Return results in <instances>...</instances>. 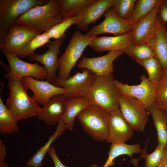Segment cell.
Wrapping results in <instances>:
<instances>
[{
	"label": "cell",
	"instance_id": "6da1fadb",
	"mask_svg": "<svg viewBox=\"0 0 167 167\" xmlns=\"http://www.w3.org/2000/svg\"><path fill=\"white\" fill-rule=\"evenodd\" d=\"M8 83L10 94L6 106L17 121L38 116L41 113L42 108L28 96L21 80L10 78Z\"/></svg>",
	"mask_w": 167,
	"mask_h": 167
},
{
	"label": "cell",
	"instance_id": "7a4b0ae2",
	"mask_svg": "<svg viewBox=\"0 0 167 167\" xmlns=\"http://www.w3.org/2000/svg\"><path fill=\"white\" fill-rule=\"evenodd\" d=\"M62 21L59 0H50L44 5L35 6L27 11L16 23L42 33L49 31Z\"/></svg>",
	"mask_w": 167,
	"mask_h": 167
},
{
	"label": "cell",
	"instance_id": "3957f363",
	"mask_svg": "<svg viewBox=\"0 0 167 167\" xmlns=\"http://www.w3.org/2000/svg\"><path fill=\"white\" fill-rule=\"evenodd\" d=\"M112 74L96 76L87 97L89 105L99 107L109 113L119 109L120 93L114 85Z\"/></svg>",
	"mask_w": 167,
	"mask_h": 167
},
{
	"label": "cell",
	"instance_id": "277c9868",
	"mask_svg": "<svg viewBox=\"0 0 167 167\" xmlns=\"http://www.w3.org/2000/svg\"><path fill=\"white\" fill-rule=\"evenodd\" d=\"M77 118L84 130L93 139L103 142L107 137L110 113L96 106L90 105Z\"/></svg>",
	"mask_w": 167,
	"mask_h": 167
},
{
	"label": "cell",
	"instance_id": "5b68a950",
	"mask_svg": "<svg viewBox=\"0 0 167 167\" xmlns=\"http://www.w3.org/2000/svg\"><path fill=\"white\" fill-rule=\"evenodd\" d=\"M50 0H0V43L19 17L31 8Z\"/></svg>",
	"mask_w": 167,
	"mask_h": 167
},
{
	"label": "cell",
	"instance_id": "8992f818",
	"mask_svg": "<svg viewBox=\"0 0 167 167\" xmlns=\"http://www.w3.org/2000/svg\"><path fill=\"white\" fill-rule=\"evenodd\" d=\"M96 36H89L75 31L73 34L64 53L58 59L59 71L57 79L66 80L86 47Z\"/></svg>",
	"mask_w": 167,
	"mask_h": 167
},
{
	"label": "cell",
	"instance_id": "52a82bcc",
	"mask_svg": "<svg viewBox=\"0 0 167 167\" xmlns=\"http://www.w3.org/2000/svg\"><path fill=\"white\" fill-rule=\"evenodd\" d=\"M118 102L121 112L128 123L134 130L143 131L149 113L143 104L135 98L121 94Z\"/></svg>",
	"mask_w": 167,
	"mask_h": 167
},
{
	"label": "cell",
	"instance_id": "ba28073f",
	"mask_svg": "<svg viewBox=\"0 0 167 167\" xmlns=\"http://www.w3.org/2000/svg\"><path fill=\"white\" fill-rule=\"evenodd\" d=\"M96 77L91 71L83 69L81 72H77L66 79L60 80L57 78L53 84L64 89L65 92L63 95L65 98L87 97Z\"/></svg>",
	"mask_w": 167,
	"mask_h": 167
},
{
	"label": "cell",
	"instance_id": "9c48e42d",
	"mask_svg": "<svg viewBox=\"0 0 167 167\" xmlns=\"http://www.w3.org/2000/svg\"><path fill=\"white\" fill-rule=\"evenodd\" d=\"M139 78L140 82L137 85L124 84L114 79L113 82L120 94L136 99L149 112L150 107L154 104L155 85L144 74L141 75Z\"/></svg>",
	"mask_w": 167,
	"mask_h": 167
},
{
	"label": "cell",
	"instance_id": "30bf717a",
	"mask_svg": "<svg viewBox=\"0 0 167 167\" xmlns=\"http://www.w3.org/2000/svg\"><path fill=\"white\" fill-rule=\"evenodd\" d=\"M9 65L8 72L5 75L6 78L15 77L19 79L28 76L43 80L46 79L47 72L44 66L38 62L32 63L25 62L15 55L7 52H3Z\"/></svg>",
	"mask_w": 167,
	"mask_h": 167
},
{
	"label": "cell",
	"instance_id": "8fae6325",
	"mask_svg": "<svg viewBox=\"0 0 167 167\" xmlns=\"http://www.w3.org/2000/svg\"><path fill=\"white\" fill-rule=\"evenodd\" d=\"M103 15V21L93 26L85 35L89 36H97L102 34L111 33L114 36L126 34L131 31L133 25L128 20L124 19L119 16L113 8L107 10Z\"/></svg>",
	"mask_w": 167,
	"mask_h": 167
},
{
	"label": "cell",
	"instance_id": "7c38bea8",
	"mask_svg": "<svg viewBox=\"0 0 167 167\" xmlns=\"http://www.w3.org/2000/svg\"><path fill=\"white\" fill-rule=\"evenodd\" d=\"M41 32L25 25L16 23L0 43L2 52H7L16 56L26 43Z\"/></svg>",
	"mask_w": 167,
	"mask_h": 167
},
{
	"label": "cell",
	"instance_id": "4fadbf2b",
	"mask_svg": "<svg viewBox=\"0 0 167 167\" xmlns=\"http://www.w3.org/2000/svg\"><path fill=\"white\" fill-rule=\"evenodd\" d=\"M65 37V35L60 38L47 44L46 46L48 49L44 54H39L34 53L28 57L30 61H38L44 65L47 72L46 80L52 84L58 78L56 75L59 66L58 55L61 53L59 48Z\"/></svg>",
	"mask_w": 167,
	"mask_h": 167
},
{
	"label": "cell",
	"instance_id": "5bb4252c",
	"mask_svg": "<svg viewBox=\"0 0 167 167\" xmlns=\"http://www.w3.org/2000/svg\"><path fill=\"white\" fill-rule=\"evenodd\" d=\"M21 81L25 88L30 89L33 93L31 97L43 107L54 96L65 93L64 89L49 83L47 80L44 81L36 79L32 77H23Z\"/></svg>",
	"mask_w": 167,
	"mask_h": 167
},
{
	"label": "cell",
	"instance_id": "9a60e30c",
	"mask_svg": "<svg viewBox=\"0 0 167 167\" xmlns=\"http://www.w3.org/2000/svg\"><path fill=\"white\" fill-rule=\"evenodd\" d=\"M124 53L122 51H113L97 57L87 58L83 56L76 66L79 68L91 71L96 76L109 75L112 74L114 71L113 61Z\"/></svg>",
	"mask_w": 167,
	"mask_h": 167
},
{
	"label": "cell",
	"instance_id": "2e32d148",
	"mask_svg": "<svg viewBox=\"0 0 167 167\" xmlns=\"http://www.w3.org/2000/svg\"><path fill=\"white\" fill-rule=\"evenodd\" d=\"M134 130L124 119L120 109H118L110 113L106 141L111 144L125 143L131 138Z\"/></svg>",
	"mask_w": 167,
	"mask_h": 167
},
{
	"label": "cell",
	"instance_id": "e0dca14e",
	"mask_svg": "<svg viewBox=\"0 0 167 167\" xmlns=\"http://www.w3.org/2000/svg\"><path fill=\"white\" fill-rule=\"evenodd\" d=\"M153 51L155 57L161 65L163 71L167 72V31L166 26L157 17L154 32L145 43Z\"/></svg>",
	"mask_w": 167,
	"mask_h": 167
},
{
	"label": "cell",
	"instance_id": "ac0fdd59",
	"mask_svg": "<svg viewBox=\"0 0 167 167\" xmlns=\"http://www.w3.org/2000/svg\"><path fill=\"white\" fill-rule=\"evenodd\" d=\"M133 35L131 31L126 34L118 36H96L89 46L96 52H124L128 46L133 44Z\"/></svg>",
	"mask_w": 167,
	"mask_h": 167
},
{
	"label": "cell",
	"instance_id": "d6986e66",
	"mask_svg": "<svg viewBox=\"0 0 167 167\" xmlns=\"http://www.w3.org/2000/svg\"><path fill=\"white\" fill-rule=\"evenodd\" d=\"M163 1L159 0L150 14L133 26L131 31L133 35L134 45H137L144 43L154 32L157 17Z\"/></svg>",
	"mask_w": 167,
	"mask_h": 167
},
{
	"label": "cell",
	"instance_id": "ffe728a7",
	"mask_svg": "<svg viewBox=\"0 0 167 167\" xmlns=\"http://www.w3.org/2000/svg\"><path fill=\"white\" fill-rule=\"evenodd\" d=\"M114 0H96L81 13V18L75 25L79 30L87 32L89 25L95 24L109 9L113 8Z\"/></svg>",
	"mask_w": 167,
	"mask_h": 167
},
{
	"label": "cell",
	"instance_id": "44dd1931",
	"mask_svg": "<svg viewBox=\"0 0 167 167\" xmlns=\"http://www.w3.org/2000/svg\"><path fill=\"white\" fill-rule=\"evenodd\" d=\"M65 108V98L63 95H55L42 108V111L37 116V119L44 122L48 126L55 125L62 118Z\"/></svg>",
	"mask_w": 167,
	"mask_h": 167
},
{
	"label": "cell",
	"instance_id": "7402d4cb",
	"mask_svg": "<svg viewBox=\"0 0 167 167\" xmlns=\"http://www.w3.org/2000/svg\"><path fill=\"white\" fill-rule=\"evenodd\" d=\"M65 104V110L62 118L66 124L67 129L72 131L76 117L90 105L87 97L85 96L66 98Z\"/></svg>",
	"mask_w": 167,
	"mask_h": 167
},
{
	"label": "cell",
	"instance_id": "603a6c76",
	"mask_svg": "<svg viewBox=\"0 0 167 167\" xmlns=\"http://www.w3.org/2000/svg\"><path fill=\"white\" fill-rule=\"evenodd\" d=\"M58 124L56 129L54 132L49 137L48 140L45 144L39 149L27 161L26 165L32 167H42L45 155L48 152L52 143L67 129L66 126L62 118L59 120Z\"/></svg>",
	"mask_w": 167,
	"mask_h": 167
},
{
	"label": "cell",
	"instance_id": "cb8c5ba5",
	"mask_svg": "<svg viewBox=\"0 0 167 167\" xmlns=\"http://www.w3.org/2000/svg\"><path fill=\"white\" fill-rule=\"evenodd\" d=\"M152 117L156 129L158 144L163 148L167 146V115L166 112L154 104L149 111Z\"/></svg>",
	"mask_w": 167,
	"mask_h": 167
},
{
	"label": "cell",
	"instance_id": "d4e9b609",
	"mask_svg": "<svg viewBox=\"0 0 167 167\" xmlns=\"http://www.w3.org/2000/svg\"><path fill=\"white\" fill-rule=\"evenodd\" d=\"M142 150L141 146L138 143L128 144L124 143L111 144L108 152V158L102 167L113 166L114 160L122 155H128L132 159L133 154L139 153L141 152ZM92 167H99L96 164H95Z\"/></svg>",
	"mask_w": 167,
	"mask_h": 167
},
{
	"label": "cell",
	"instance_id": "484cf974",
	"mask_svg": "<svg viewBox=\"0 0 167 167\" xmlns=\"http://www.w3.org/2000/svg\"><path fill=\"white\" fill-rule=\"evenodd\" d=\"M96 0H59L63 21L79 15L85 8Z\"/></svg>",
	"mask_w": 167,
	"mask_h": 167
},
{
	"label": "cell",
	"instance_id": "4316f807",
	"mask_svg": "<svg viewBox=\"0 0 167 167\" xmlns=\"http://www.w3.org/2000/svg\"><path fill=\"white\" fill-rule=\"evenodd\" d=\"M17 121L0 97V133L6 135L16 133L19 128Z\"/></svg>",
	"mask_w": 167,
	"mask_h": 167
},
{
	"label": "cell",
	"instance_id": "83f0119b",
	"mask_svg": "<svg viewBox=\"0 0 167 167\" xmlns=\"http://www.w3.org/2000/svg\"><path fill=\"white\" fill-rule=\"evenodd\" d=\"M159 0H137L133 13L128 20L133 25L150 14Z\"/></svg>",
	"mask_w": 167,
	"mask_h": 167
},
{
	"label": "cell",
	"instance_id": "f1b7e54d",
	"mask_svg": "<svg viewBox=\"0 0 167 167\" xmlns=\"http://www.w3.org/2000/svg\"><path fill=\"white\" fill-rule=\"evenodd\" d=\"M147 71L149 80L156 84L161 79L163 69L161 63L155 57L137 62Z\"/></svg>",
	"mask_w": 167,
	"mask_h": 167
},
{
	"label": "cell",
	"instance_id": "f546056e",
	"mask_svg": "<svg viewBox=\"0 0 167 167\" xmlns=\"http://www.w3.org/2000/svg\"><path fill=\"white\" fill-rule=\"evenodd\" d=\"M155 85L154 104L159 109L167 111V72L163 71L161 79Z\"/></svg>",
	"mask_w": 167,
	"mask_h": 167
},
{
	"label": "cell",
	"instance_id": "4dcf8cb0",
	"mask_svg": "<svg viewBox=\"0 0 167 167\" xmlns=\"http://www.w3.org/2000/svg\"><path fill=\"white\" fill-rule=\"evenodd\" d=\"M50 39L46 32L37 36L23 45L16 56L19 58L28 57L37 48L49 43Z\"/></svg>",
	"mask_w": 167,
	"mask_h": 167
},
{
	"label": "cell",
	"instance_id": "1f68e13d",
	"mask_svg": "<svg viewBox=\"0 0 167 167\" xmlns=\"http://www.w3.org/2000/svg\"><path fill=\"white\" fill-rule=\"evenodd\" d=\"M124 52L137 62L155 57L152 49L145 43L137 45H131Z\"/></svg>",
	"mask_w": 167,
	"mask_h": 167
},
{
	"label": "cell",
	"instance_id": "d6a6232c",
	"mask_svg": "<svg viewBox=\"0 0 167 167\" xmlns=\"http://www.w3.org/2000/svg\"><path fill=\"white\" fill-rule=\"evenodd\" d=\"M147 144L142 150L140 158L145 160L144 167H158L163 158L165 148L158 144L152 152L148 154L146 150Z\"/></svg>",
	"mask_w": 167,
	"mask_h": 167
},
{
	"label": "cell",
	"instance_id": "836d02e7",
	"mask_svg": "<svg viewBox=\"0 0 167 167\" xmlns=\"http://www.w3.org/2000/svg\"><path fill=\"white\" fill-rule=\"evenodd\" d=\"M81 13L75 17L62 21L46 32L50 39L57 40L60 38L65 35V32L69 27L79 21L81 18Z\"/></svg>",
	"mask_w": 167,
	"mask_h": 167
},
{
	"label": "cell",
	"instance_id": "e575fe53",
	"mask_svg": "<svg viewBox=\"0 0 167 167\" xmlns=\"http://www.w3.org/2000/svg\"><path fill=\"white\" fill-rule=\"evenodd\" d=\"M136 0H114L113 7L115 13L122 19L128 20L134 9Z\"/></svg>",
	"mask_w": 167,
	"mask_h": 167
},
{
	"label": "cell",
	"instance_id": "d590c367",
	"mask_svg": "<svg viewBox=\"0 0 167 167\" xmlns=\"http://www.w3.org/2000/svg\"><path fill=\"white\" fill-rule=\"evenodd\" d=\"M47 153L52 159L55 167H67L63 164L58 157L55 146L51 145Z\"/></svg>",
	"mask_w": 167,
	"mask_h": 167
},
{
	"label": "cell",
	"instance_id": "8d00e7d4",
	"mask_svg": "<svg viewBox=\"0 0 167 167\" xmlns=\"http://www.w3.org/2000/svg\"><path fill=\"white\" fill-rule=\"evenodd\" d=\"M159 17L162 22L165 25L167 24V6L163 0L159 11Z\"/></svg>",
	"mask_w": 167,
	"mask_h": 167
},
{
	"label": "cell",
	"instance_id": "74e56055",
	"mask_svg": "<svg viewBox=\"0 0 167 167\" xmlns=\"http://www.w3.org/2000/svg\"><path fill=\"white\" fill-rule=\"evenodd\" d=\"M6 156V149L2 140H0V162L4 161Z\"/></svg>",
	"mask_w": 167,
	"mask_h": 167
},
{
	"label": "cell",
	"instance_id": "f35d334b",
	"mask_svg": "<svg viewBox=\"0 0 167 167\" xmlns=\"http://www.w3.org/2000/svg\"><path fill=\"white\" fill-rule=\"evenodd\" d=\"M158 167H167V146L165 148L163 158Z\"/></svg>",
	"mask_w": 167,
	"mask_h": 167
},
{
	"label": "cell",
	"instance_id": "ab89813d",
	"mask_svg": "<svg viewBox=\"0 0 167 167\" xmlns=\"http://www.w3.org/2000/svg\"><path fill=\"white\" fill-rule=\"evenodd\" d=\"M0 167H9V165L5 161L0 162Z\"/></svg>",
	"mask_w": 167,
	"mask_h": 167
},
{
	"label": "cell",
	"instance_id": "60d3db41",
	"mask_svg": "<svg viewBox=\"0 0 167 167\" xmlns=\"http://www.w3.org/2000/svg\"><path fill=\"white\" fill-rule=\"evenodd\" d=\"M164 2L166 6H167V0H164Z\"/></svg>",
	"mask_w": 167,
	"mask_h": 167
},
{
	"label": "cell",
	"instance_id": "b9f144b4",
	"mask_svg": "<svg viewBox=\"0 0 167 167\" xmlns=\"http://www.w3.org/2000/svg\"><path fill=\"white\" fill-rule=\"evenodd\" d=\"M23 167H32L26 165Z\"/></svg>",
	"mask_w": 167,
	"mask_h": 167
},
{
	"label": "cell",
	"instance_id": "7bdbcfd3",
	"mask_svg": "<svg viewBox=\"0 0 167 167\" xmlns=\"http://www.w3.org/2000/svg\"><path fill=\"white\" fill-rule=\"evenodd\" d=\"M166 113V114H167V111H165Z\"/></svg>",
	"mask_w": 167,
	"mask_h": 167
},
{
	"label": "cell",
	"instance_id": "ee69618b",
	"mask_svg": "<svg viewBox=\"0 0 167 167\" xmlns=\"http://www.w3.org/2000/svg\"><path fill=\"white\" fill-rule=\"evenodd\" d=\"M166 29H167V26H166Z\"/></svg>",
	"mask_w": 167,
	"mask_h": 167
}]
</instances>
